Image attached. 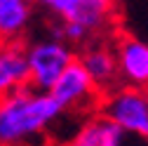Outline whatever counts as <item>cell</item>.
<instances>
[{"label": "cell", "mask_w": 148, "mask_h": 146, "mask_svg": "<svg viewBox=\"0 0 148 146\" xmlns=\"http://www.w3.org/2000/svg\"><path fill=\"white\" fill-rule=\"evenodd\" d=\"M66 113L49 92L33 87L16 90L0 101V141L3 146H52V127Z\"/></svg>", "instance_id": "1"}, {"label": "cell", "mask_w": 148, "mask_h": 146, "mask_svg": "<svg viewBox=\"0 0 148 146\" xmlns=\"http://www.w3.org/2000/svg\"><path fill=\"white\" fill-rule=\"evenodd\" d=\"M99 116L129 137L148 141V90L134 85H118L101 97Z\"/></svg>", "instance_id": "2"}, {"label": "cell", "mask_w": 148, "mask_h": 146, "mask_svg": "<svg viewBox=\"0 0 148 146\" xmlns=\"http://www.w3.org/2000/svg\"><path fill=\"white\" fill-rule=\"evenodd\" d=\"M45 7L59 24L82 26L94 40H103L118 21L115 0H45Z\"/></svg>", "instance_id": "3"}, {"label": "cell", "mask_w": 148, "mask_h": 146, "mask_svg": "<svg viewBox=\"0 0 148 146\" xmlns=\"http://www.w3.org/2000/svg\"><path fill=\"white\" fill-rule=\"evenodd\" d=\"M75 61L78 52L59 38H42L28 43L31 87L38 92H52V87Z\"/></svg>", "instance_id": "4"}, {"label": "cell", "mask_w": 148, "mask_h": 146, "mask_svg": "<svg viewBox=\"0 0 148 146\" xmlns=\"http://www.w3.org/2000/svg\"><path fill=\"white\" fill-rule=\"evenodd\" d=\"M49 94L61 106V111L66 116L80 118V120L99 113V104H101V97H103V92L89 78V73L82 68L80 61H75L59 78V83L52 87Z\"/></svg>", "instance_id": "5"}, {"label": "cell", "mask_w": 148, "mask_h": 146, "mask_svg": "<svg viewBox=\"0 0 148 146\" xmlns=\"http://www.w3.org/2000/svg\"><path fill=\"white\" fill-rule=\"evenodd\" d=\"M78 61L82 64V68L89 73V78L97 83V87L103 94L110 92L113 87L122 85L120 64H118V54H115L113 43H108V40L89 43L87 47H82L78 52Z\"/></svg>", "instance_id": "6"}, {"label": "cell", "mask_w": 148, "mask_h": 146, "mask_svg": "<svg viewBox=\"0 0 148 146\" xmlns=\"http://www.w3.org/2000/svg\"><path fill=\"white\" fill-rule=\"evenodd\" d=\"M113 47L120 64V78L125 85L148 87V45L132 33H115Z\"/></svg>", "instance_id": "7"}, {"label": "cell", "mask_w": 148, "mask_h": 146, "mask_svg": "<svg viewBox=\"0 0 148 146\" xmlns=\"http://www.w3.org/2000/svg\"><path fill=\"white\" fill-rule=\"evenodd\" d=\"M31 87V64L26 43H3L0 47V90L3 97Z\"/></svg>", "instance_id": "8"}, {"label": "cell", "mask_w": 148, "mask_h": 146, "mask_svg": "<svg viewBox=\"0 0 148 146\" xmlns=\"http://www.w3.org/2000/svg\"><path fill=\"white\" fill-rule=\"evenodd\" d=\"M129 137L115 127L113 123H108L103 116L94 113L75 125L73 134L61 144V146H127Z\"/></svg>", "instance_id": "9"}, {"label": "cell", "mask_w": 148, "mask_h": 146, "mask_svg": "<svg viewBox=\"0 0 148 146\" xmlns=\"http://www.w3.org/2000/svg\"><path fill=\"white\" fill-rule=\"evenodd\" d=\"M33 17L31 0H0V33L3 43H21Z\"/></svg>", "instance_id": "10"}, {"label": "cell", "mask_w": 148, "mask_h": 146, "mask_svg": "<svg viewBox=\"0 0 148 146\" xmlns=\"http://www.w3.org/2000/svg\"><path fill=\"white\" fill-rule=\"evenodd\" d=\"M127 146H148V141H141V139H129Z\"/></svg>", "instance_id": "11"}, {"label": "cell", "mask_w": 148, "mask_h": 146, "mask_svg": "<svg viewBox=\"0 0 148 146\" xmlns=\"http://www.w3.org/2000/svg\"><path fill=\"white\" fill-rule=\"evenodd\" d=\"M31 3H42V5H45V0H31Z\"/></svg>", "instance_id": "12"}, {"label": "cell", "mask_w": 148, "mask_h": 146, "mask_svg": "<svg viewBox=\"0 0 148 146\" xmlns=\"http://www.w3.org/2000/svg\"><path fill=\"white\" fill-rule=\"evenodd\" d=\"M146 90H148V87H146Z\"/></svg>", "instance_id": "13"}]
</instances>
